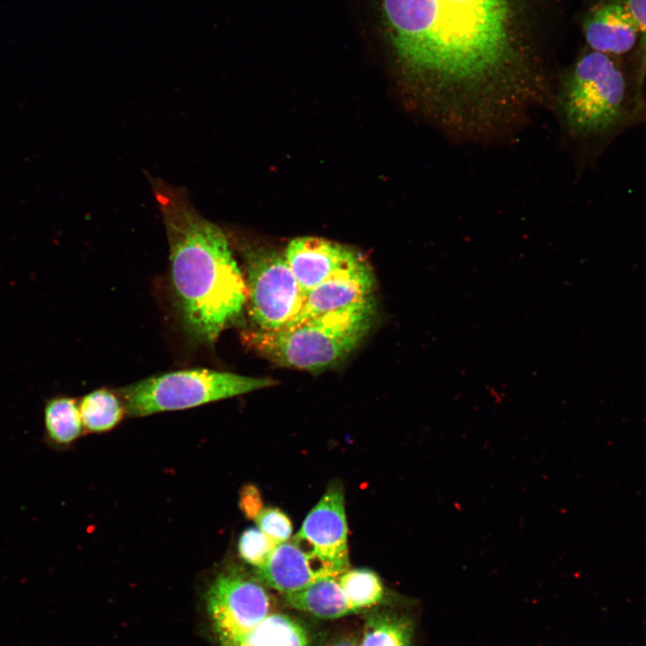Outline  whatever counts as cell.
I'll use <instances>...</instances> for the list:
<instances>
[{
    "label": "cell",
    "mask_w": 646,
    "mask_h": 646,
    "mask_svg": "<svg viewBox=\"0 0 646 646\" xmlns=\"http://www.w3.org/2000/svg\"><path fill=\"white\" fill-rule=\"evenodd\" d=\"M397 56L429 86L438 127L458 139L513 133L537 101L509 77V0H380Z\"/></svg>",
    "instance_id": "1"
},
{
    "label": "cell",
    "mask_w": 646,
    "mask_h": 646,
    "mask_svg": "<svg viewBox=\"0 0 646 646\" xmlns=\"http://www.w3.org/2000/svg\"><path fill=\"white\" fill-rule=\"evenodd\" d=\"M170 249V282L189 337L211 345L234 323L248 292L224 231L202 215L186 190L149 176Z\"/></svg>",
    "instance_id": "2"
},
{
    "label": "cell",
    "mask_w": 646,
    "mask_h": 646,
    "mask_svg": "<svg viewBox=\"0 0 646 646\" xmlns=\"http://www.w3.org/2000/svg\"><path fill=\"white\" fill-rule=\"evenodd\" d=\"M644 80L619 57L589 50L553 92L562 135L577 160L594 162L623 132L646 123Z\"/></svg>",
    "instance_id": "3"
},
{
    "label": "cell",
    "mask_w": 646,
    "mask_h": 646,
    "mask_svg": "<svg viewBox=\"0 0 646 646\" xmlns=\"http://www.w3.org/2000/svg\"><path fill=\"white\" fill-rule=\"evenodd\" d=\"M373 299L275 331L253 329L244 343L272 362L309 371L336 365L349 355L370 330Z\"/></svg>",
    "instance_id": "4"
},
{
    "label": "cell",
    "mask_w": 646,
    "mask_h": 646,
    "mask_svg": "<svg viewBox=\"0 0 646 646\" xmlns=\"http://www.w3.org/2000/svg\"><path fill=\"white\" fill-rule=\"evenodd\" d=\"M276 384L256 378L210 369H187L150 376L120 388L127 415L139 417L195 407Z\"/></svg>",
    "instance_id": "5"
},
{
    "label": "cell",
    "mask_w": 646,
    "mask_h": 646,
    "mask_svg": "<svg viewBox=\"0 0 646 646\" xmlns=\"http://www.w3.org/2000/svg\"><path fill=\"white\" fill-rule=\"evenodd\" d=\"M249 316L258 329L275 331L289 327L300 315L306 294L285 256L272 249L244 250Z\"/></svg>",
    "instance_id": "6"
},
{
    "label": "cell",
    "mask_w": 646,
    "mask_h": 646,
    "mask_svg": "<svg viewBox=\"0 0 646 646\" xmlns=\"http://www.w3.org/2000/svg\"><path fill=\"white\" fill-rule=\"evenodd\" d=\"M207 610L223 646H240L271 610L264 584L238 570L220 573L206 595Z\"/></svg>",
    "instance_id": "7"
},
{
    "label": "cell",
    "mask_w": 646,
    "mask_h": 646,
    "mask_svg": "<svg viewBox=\"0 0 646 646\" xmlns=\"http://www.w3.org/2000/svg\"><path fill=\"white\" fill-rule=\"evenodd\" d=\"M343 488L333 484L306 516L292 540L338 575L349 569Z\"/></svg>",
    "instance_id": "8"
},
{
    "label": "cell",
    "mask_w": 646,
    "mask_h": 646,
    "mask_svg": "<svg viewBox=\"0 0 646 646\" xmlns=\"http://www.w3.org/2000/svg\"><path fill=\"white\" fill-rule=\"evenodd\" d=\"M284 256L305 294L330 277L367 262L345 246L316 237L292 240Z\"/></svg>",
    "instance_id": "9"
},
{
    "label": "cell",
    "mask_w": 646,
    "mask_h": 646,
    "mask_svg": "<svg viewBox=\"0 0 646 646\" xmlns=\"http://www.w3.org/2000/svg\"><path fill=\"white\" fill-rule=\"evenodd\" d=\"M589 49L621 57L640 41L641 29L628 0H599L583 22Z\"/></svg>",
    "instance_id": "10"
},
{
    "label": "cell",
    "mask_w": 646,
    "mask_h": 646,
    "mask_svg": "<svg viewBox=\"0 0 646 646\" xmlns=\"http://www.w3.org/2000/svg\"><path fill=\"white\" fill-rule=\"evenodd\" d=\"M255 574L264 585L284 594L325 577L340 576L292 539L276 545L266 563L255 569Z\"/></svg>",
    "instance_id": "11"
},
{
    "label": "cell",
    "mask_w": 646,
    "mask_h": 646,
    "mask_svg": "<svg viewBox=\"0 0 646 646\" xmlns=\"http://www.w3.org/2000/svg\"><path fill=\"white\" fill-rule=\"evenodd\" d=\"M373 287V274L367 262L337 274L306 293L300 315L289 327L365 302L372 299Z\"/></svg>",
    "instance_id": "12"
},
{
    "label": "cell",
    "mask_w": 646,
    "mask_h": 646,
    "mask_svg": "<svg viewBox=\"0 0 646 646\" xmlns=\"http://www.w3.org/2000/svg\"><path fill=\"white\" fill-rule=\"evenodd\" d=\"M285 603L322 619H336L354 613L339 582V576L319 579L302 589L285 593Z\"/></svg>",
    "instance_id": "13"
},
{
    "label": "cell",
    "mask_w": 646,
    "mask_h": 646,
    "mask_svg": "<svg viewBox=\"0 0 646 646\" xmlns=\"http://www.w3.org/2000/svg\"><path fill=\"white\" fill-rule=\"evenodd\" d=\"M415 624L406 614L375 611L365 621L360 646H411Z\"/></svg>",
    "instance_id": "14"
},
{
    "label": "cell",
    "mask_w": 646,
    "mask_h": 646,
    "mask_svg": "<svg viewBox=\"0 0 646 646\" xmlns=\"http://www.w3.org/2000/svg\"><path fill=\"white\" fill-rule=\"evenodd\" d=\"M79 408L84 428L92 432L113 429L127 415L119 394L107 388L96 389L85 395Z\"/></svg>",
    "instance_id": "15"
},
{
    "label": "cell",
    "mask_w": 646,
    "mask_h": 646,
    "mask_svg": "<svg viewBox=\"0 0 646 646\" xmlns=\"http://www.w3.org/2000/svg\"><path fill=\"white\" fill-rule=\"evenodd\" d=\"M240 646H309V636L300 623L275 613L268 615Z\"/></svg>",
    "instance_id": "16"
},
{
    "label": "cell",
    "mask_w": 646,
    "mask_h": 646,
    "mask_svg": "<svg viewBox=\"0 0 646 646\" xmlns=\"http://www.w3.org/2000/svg\"><path fill=\"white\" fill-rule=\"evenodd\" d=\"M339 582L354 612L371 607L384 597L381 581L369 569H348L339 576Z\"/></svg>",
    "instance_id": "17"
},
{
    "label": "cell",
    "mask_w": 646,
    "mask_h": 646,
    "mask_svg": "<svg viewBox=\"0 0 646 646\" xmlns=\"http://www.w3.org/2000/svg\"><path fill=\"white\" fill-rule=\"evenodd\" d=\"M46 427L55 441L67 444L80 436L83 421L76 402L69 397L49 401L45 409Z\"/></svg>",
    "instance_id": "18"
},
{
    "label": "cell",
    "mask_w": 646,
    "mask_h": 646,
    "mask_svg": "<svg viewBox=\"0 0 646 646\" xmlns=\"http://www.w3.org/2000/svg\"><path fill=\"white\" fill-rule=\"evenodd\" d=\"M275 546L258 528H249L239 538L238 551L245 562L257 569L266 563Z\"/></svg>",
    "instance_id": "19"
},
{
    "label": "cell",
    "mask_w": 646,
    "mask_h": 646,
    "mask_svg": "<svg viewBox=\"0 0 646 646\" xmlns=\"http://www.w3.org/2000/svg\"><path fill=\"white\" fill-rule=\"evenodd\" d=\"M254 519L258 528L276 545L288 541L292 536V522L279 509L262 508Z\"/></svg>",
    "instance_id": "20"
},
{
    "label": "cell",
    "mask_w": 646,
    "mask_h": 646,
    "mask_svg": "<svg viewBox=\"0 0 646 646\" xmlns=\"http://www.w3.org/2000/svg\"><path fill=\"white\" fill-rule=\"evenodd\" d=\"M628 2L641 29L639 41L641 51L636 65L641 74L646 77V0H628Z\"/></svg>",
    "instance_id": "21"
},
{
    "label": "cell",
    "mask_w": 646,
    "mask_h": 646,
    "mask_svg": "<svg viewBox=\"0 0 646 646\" xmlns=\"http://www.w3.org/2000/svg\"><path fill=\"white\" fill-rule=\"evenodd\" d=\"M240 508L249 518H255L262 509L258 491L253 485L245 486L240 493Z\"/></svg>",
    "instance_id": "22"
},
{
    "label": "cell",
    "mask_w": 646,
    "mask_h": 646,
    "mask_svg": "<svg viewBox=\"0 0 646 646\" xmlns=\"http://www.w3.org/2000/svg\"><path fill=\"white\" fill-rule=\"evenodd\" d=\"M328 646H360V644L358 643L356 639H354L353 636H350L336 640Z\"/></svg>",
    "instance_id": "23"
}]
</instances>
